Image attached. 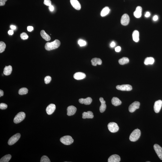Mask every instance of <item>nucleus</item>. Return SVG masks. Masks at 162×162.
Here are the masks:
<instances>
[{"label": "nucleus", "instance_id": "nucleus-23", "mask_svg": "<svg viewBox=\"0 0 162 162\" xmlns=\"http://www.w3.org/2000/svg\"><path fill=\"white\" fill-rule=\"evenodd\" d=\"M111 103L114 106H117L121 105L122 102L117 97H114L111 100Z\"/></svg>", "mask_w": 162, "mask_h": 162}, {"label": "nucleus", "instance_id": "nucleus-13", "mask_svg": "<svg viewBox=\"0 0 162 162\" xmlns=\"http://www.w3.org/2000/svg\"><path fill=\"white\" fill-rule=\"evenodd\" d=\"M77 108L72 105L69 106L67 108V115L68 116H71L74 115L76 111Z\"/></svg>", "mask_w": 162, "mask_h": 162}, {"label": "nucleus", "instance_id": "nucleus-21", "mask_svg": "<svg viewBox=\"0 0 162 162\" xmlns=\"http://www.w3.org/2000/svg\"><path fill=\"white\" fill-rule=\"evenodd\" d=\"M12 67L11 65H9L8 66H6L4 68L3 74L5 75H9L12 73Z\"/></svg>", "mask_w": 162, "mask_h": 162}, {"label": "nucleus", "instance_id": "nucleus-17", "mask_svg": "<svg viewBox=\"0 0 162 162\" xmlns=\"http://www.w3.org/2000/svg\"><path fill=\"white\" fill-rule=\"evenodd\" d=\"M79 102L81 104H84L85 105H90L92 101V99L90 97H88L87 98H80L79 99Z\"/></svg>", "mask_w": 162, "mask_h": 162}, {"label": "nucleus", "instance_id": "nucleus-28", "mask_svg": "<svg viewBox=\"0 0 162 162\" xmlns=\"http://www.w3.org/2000/svg\"><path fill=\"white\" fill-rule=\"evenodd\" d=\"M12 158V156L10 154H8L3 156L0 160V162H9Z\"/></svg>", "mask_w": 162, "mask_h": 162}, {"label": "nucleus", "instance_id": "nucleus-35", "mask_svg": "<svg viewBox=\"0 0 162 162\" xmlns=\"http://www.w3.org/2000/svg\"><path fill=\"white\" fill-rule=\"evenodd\" d=\"M78 44H79L80 46L82 47L85 46L86 45V42L82 40H80L78 41Z\"/></svg>", "mask_w": 162, "mask_h": 162}, {"label": "nucleus", "instance_id": "nucleus-47", "mask_svg": "<svg viewBox=\"0 0 162 162\" xmlns=\"http://www.w3.org/2000/svg\"><path fill=\"white\" fill-rule=\"evenodd\" d=\"M115 43L114 42H112L111 44V47H114L115 46Z\"/></svg>", "mask_w": 162, "mask_h": 162}, {"label": "nucleus", "instance_id": "nucleus-34", "mask_svg": "<svg viewBox=\"0 0 162 162\" xmlns=\"http://www.w3.org/2000/svg\"><path fill=\"white\" fill-rule=\"evenodd\" d=\"M20 37H21V39L23 40L28 39V37H29L27 34L24 32H23L21 34Z\"/></svg>", "mask_w": 162, "mask_h": 162}, {"label": "nucleus", "instance_id": "nucleus-25", "mask_svg": "<svg viewBox=\"0 0 162 162\" xmlns=\"http://www.w3.org/2000/svg\"><path fill=\"white\" fill-rule=\"evenodd\" d=\"M40 34L41 37L46 41H49L51 40V37L46 33L44 30H42L40 32Z\"/></svg>", "mask_w": 162, "mask_h": 162}, {"label": "nucleus", "instance_id": "nucleus-7", "mask_svg": "<svg viewBox=\"0 0 162 162\" xmlns=\"http://www.w3.org/2000/svg\"><path fill=\"white\" fill-rule=\"evenodd\" d=\"M118 90L122 91H130L132 90V88L131 85L129 84H123L121 85H117L116 86Z\"/></svg>", "mask_w": 162, "mask_h": 162}, {"label": "nucleus", "instance_id": "nucleus-26", "mask_svg": "<svg viewBox=\"0 0 162 162\" xmlns=\"http://www.w3.org/2000/svg\"><path fill=\"white\" fill-rule=\"evenodd\" d=\"M155 60L153 57H147L145 59L144 63L145 65H152L153 64Z\"/></svg>", "mask_w": 162, "mask_h": 162}, {"label": "nucleus", "instance_id": "nucleus-2", "mask_svg": "<svg viewBox=\"0 0 162 162\" xmlns=\"http://www.w3.org/2000/svg\"><path fill=\"white\" fill-rule=\"evenodd\" d=\"M141 135V131L138 129H135L131 133L130 136V140L132 142L137 141Z\"/></svg>", "mask_w": 162, "mask_h": 162}, {"label": "nucleus", "instance_id": "nucleus-1", "mask_svg": "<svg viewBox=\"0 0 162 162\" xmlns=\"http://www.w3.org/2000/svg\"><path fill=\"white\" fill-rule=\"evenodd\" d=\"M60 42L58 40L56 39L51 42H47L45 44V48L46 50L50 51L59 47L60 45Z\"/></svg>", "mask_w": 162, "mask_h": 162}, {"label": "nucleus", "instance_id": "nucleus-9", "mask_svg": "<svg viewBox=\"0 0 162 162\" xmlns=\"http://www.w3.org/2000/svg\"><path fill=\"white\" fill-rule=\"evenodd\" d=\"M130 21V18L128 15L125 14L122 16L121 19V24L123 26L127 25Z\"/></svg>", "mask_w": 162, "mask_h": 162}, {"label": "nucleus", "instance_id": "nucleus-6", "mask_svg": "<svg viewBox=\"0 0 162 162\" xmlns=\"http://www.w3.org/2000/svg\"><path fill=\"white\" fill-rule=\"evenodd\" d=\"M108 130L112 133H115L118 131L119 127L118 125L116 123L114 122H111L107 125Z\"/></svg>", "mask_w": 162, "mask_h": 162}, {"label": "nucleus", "instance_id": "nucleus-41", "mask_svg": "<svg viewBox=\"0 0 162 162\" xmlns=\"http://www.w3.org/2000/svg\"><path fill=\"white\" fill-rule=\"evenodd\" d=\"M49 8L50 10L51 11V12H53V11L54 10V7L52 5H51L50 6H49Z\"/></svg>", "mask_w": 162, "mask_h": 162}, {"label": "nucleus", "instance_id": "nucleus-8", "mask_svg": "<svg viewBox=\"0 0 162 162\" xmlns=\"http://www.w3.org/2000/svg\"><path fill=\"white\" fill-rule=\"evenodd\" d=\"M140 106V103L139 102L135 101L132 103L129 106V110L131 113H133L136 110L138 109Z\"/></svg>", "mask_w": 162, "mask_h": 162}, {"label": "nucleus", "instance_id": "nucleus-36", "mask_svg": "<svg viewBox=\"0 0 162 162\" xmlns=\"http://www.w3.org/2000/svg\"><path fill=\"white\" fill-rule=\"evenodd\" d=\"M8 106L6 104L1 103L0 104V109L1 110H5L7 108Z\"/></svg>", "mask_w": 162, "mask_h": 162}, {"label": "nucleus", "instance_id": "nucleus-44", "mask_svg": "<svg viewBox=\"0 0 162 162\" xmlns=\"http://www.w3.org/2000/svg\"><path fill=\"white\" fill-rule=\"evenodd\" d=\"M150 13L149 12H147L145 14V17H149L150 16Z\"/></svg>", "mask_w": 162, "mask_h": 162}, {"label": "nucleus", "instance_id": "nucleus-37", "mask_svg": "<svg viewBox=\"0 0 162 162\" xmlns=\"http://www.w3.org/2000/svg\"><path fill=\"white\" fill-rule=\"evenodd\" d=\"M44 4L49 6H50L51 5V0H44Z\"/></svg>", "mask_w": 162, "mask_h": 162}, {"label": "nucleus", "instance_id": "nucleus-32", "mask_svg": "<svg viewBox=\"0 0 162 162\" xmlns=\"http://www.w3.org/2000/svg\"><path fill=\"white\" fill-rule=\"evenodd\" d=\"M41 162H50L49 158L47 156H44L42 157L40 161Z\"/></svg>", "mask_w": 162, "mask_h": 162}, {"label": "nucleus", "instance_id": "nucleus-10", "mask_svg": "<svg viewBox=\"0 0 162 162\" xmlns=\"http://www.w3.org/2000/svg\"><path fill=\"white\" fill-rule=\"evenodd\" d=\"M154 148L160 159L162 160V148L159 145L156 144L154 145Z\"/></svg>", "mask_w": 162, "mask_h": 162}, {"label": "nucleus", "instance_id": "nucleus-43", "mask_svg": "<svg viewBox=\"0 0 162 162\" xmlns=\"http://www.w3.org/2000/svg\"><path fill=\"white\" fill-rule=\"evenodd\" d=\"M158 16L156 15H155L153 17V21H157V20H158Z\"/></svg>", "mask_w": 162, "mask_h": 162}, {"label": "nucleus", "instance_id": "nucleus-4", "mask_svg": "<svg viewBox=\"0 0 162 162\" xmlns=\"http://www.w3.org/2000/svg\"><path fill=\"white\" fill-rule=\"evenodd\" d=\"M26 117V114L23 112H21L18 113L14 119V122L16 124H18L22 122Z\"/></svg>", "mask_w": 162, "mask_h": 162}, {"label": "nucleus", "instance_id": "nucleus-15", "mask_svg": "<svg viewBox=\"0 0 162 162\" xmlns=\"http://www.w3.org/2000/svg\"><path fill=\"white\" fill-rule=\"evenodd\" d=\"M120 161V158L119 155L114 154L112 155L109 158L108 162H119Z\"/></svg>", "mask_w": 162, "mask_h": 162}, {"label": "nucleus", "instance_id": "nucleus-11", "mask_svg": "<svg viewBox=\"0 0 162 162\" xmlns=\"http://www.w3.org/2000/svg\"><path fill=\"white\" fill-rule=\"evenodd\" d=\"M162 106V101L161 100H158L155 102L154 106V109L156 113L159 112Z\"/></svg>", "mask_w": 162, "mask_h": 162}, {"label": "nucleus", "instance_id": "nucleus-42", "mask_svg": "<svg viewBox=\"0 0 162 162\" xmlns=\"http://www.w3.org/2000/svg\"><path fill=\"white\" fill-rule=\"evenodd\" d=\"M8 33L9 35H12L14 34V31L13 30H10L8 32Z\"/></svg>", "mask_w": 162, "mask_h": 162}, {"label": "nucleus", "instance_id": "nucleus-12", "mask_svg": "<svg viewBox=\"0 0 162 162\" xmlns=\"http://www.w3.org/2000/svg\"><path fill=\"white\" fill-rule=\"evenodd\" d=\"M56 108V107L54 104H50L46 108V112L48 115H51L55 111Z\"/></svg>", "mask_w": 162, "mask_h": 162}, {"label": "nucleus", "instance_id": "nucleus-16", "mask_svg": "<svg viewBox=\"0 0 162 162\" xmlns=\"http://www.w3.org/2000/svg\"><path fill=\"white\" fill-rule=\"evenodd\" d=\"M99 100L101 103V105L99 108L100 111L101 113H103L106 109V105L105 104L106 102L104 100L103 98L102 97L100 98Z\"/></svg>", "mask_w": 162, "mask_h": 162}, {"label": "nucleus", "instance_id": "nucleus-45", "mask_svg": "<svg viewBox=\"0 0 162 162\" xmlns=\"http://www.w3.org/2000/svg\"><path fill=\"white\" fill-rule=\"evenodd\" d=\"M4 95V92L2 90H0V97H1L3 96Z\"/></svg>", "mask_w": 162, "mask_h": 162}, {"label": "nucleus", "instance_id": "nucleus-20", "mask_svg": "<svg viewBox=\"0 0 162 162\" xmlns=\"http://www.w3.org/2000/svg\"><path fill=\"white\" fill-rule=\"evenodd\" d=\"M93 117V113L91 111L84 112L82 114V118L83 119H92Z\"/></svg>", "mask_w": 162, "mask_h": 162}, {"label": "nucleus", "instance_id": "nucleus-18", "mask_svg": "<svg viewBox=\"0 0 162 162\" xmlns=\"http://www.w3.org/2000/svg\"><path fill=\"white\" fill-rule=\"evenodd\" d=\"M142 12V8L140 6H138L136 8L135 12H134V15L137 18H139L141 17Z\"/></svg>", "mask_w": 162, "mask_h": 162}, {"label": "nucleus", "instance_id": "nucleus-40", "mask_svg": "<svg viewBox=\"0 0 162 162\" xmlns=\"http://www.w3.org/2000/svg\"><path fill=\"white\" fill-rule=\"evenodd\" d=\"M121 50V47L120 46H117L115 48V51L116 52H119Z\"/></svg>", "mask_w": 162, "mask_h": 162}, {"label": "nucleus", "instance_id": "nucleus-38", "mask_svg": "<svg viewBox=\"0 0 162 162\" xmlns=\"http://www.w3.org/2000/svg\"><path fill=\"white\" fill-rule=\"evenodd\" d=\"M7 0H0V6H3L5 5V2Z\"/></svg>", "mask_w": 162, "mask_h": 162}, {"label": "nucleus", "instance_id": "nucleus-22", "mask_svg": "<svg viewBox=\"0 0 162 162\" xmlns=\"http://www.w3.org/2000/svg\"><path fill=\"white\" fill-rule=\"evenodd\" d=\"M91 62L92 65L94 66H96L97 65H101L102 63L101 60L97 58L92 59L91 60Z\"/></svg>", "mask_w": 162, "mask_h": 162}, {"label": "nucleus", "instance_id": "nucleus-30", "mask_svg": "<svg viewBox=\"0 0 162 162\" xmlns=\"http://www.w3.org/2000/svg\"><path fill=\"white\" fill-rule=\"evenodd\" d=\"M28 89L26 88H22L19 89V93L20 95L26 94L28 93Z\"/></svg>", "mask_w": 162, "mask_h": 162}, {"label": "nucleus", "instance_id": "nucleus-3", "mask_svg": "<svg viewBox=\"0 0 162 162\" xmlns=\"http://www.w3.org/2000/svg\"><path fill=\"white\" fill-rule=\"evenodd\" d=\"M60 141L64 145H70L74 142V140L71 136L66 135L62 137L60 139Z\"/></svg>", "mask_w": 162, "mask_h": 162}, {"label": "nucleus", "instance_id": "nucleus-24", "mask_svg": "<svg viewBox=\"0 0 162 162\" xmlns=\"http://www.w3.org/2000/svg\"><path fill=\"white\" fill-rule=\"evenodd\" d=\"M139 32L137 30H134L132 34V37L134 41L137 42L139 40Z\"/></svg>", "mask_w": 162, "mask_h": 162}, {"label": "nucleus", "instance_id": "nucleus-31", "mask_svg": "<svg viewBox=\"0 0 162 162\" xmlns=\"http://www.w3.org/2000/svg\"><path fill=\"white\" fill-rule=\"evenodd\" d=\"M6 46L5 43L3 42H0V53H2L4 51Z\"/></svg>", "mask_w": 162, "mask_h": 162}, {"label": "nucleus", "instance_id": "nucleus-33", "mask_svg": "<svg viewBox=\"0 0 162 162\" xmlns=\"http://www.w3.org/2000/svg\"><path fill=\"white\" fill-rule=\"evenodd\" d=\"M51 77L50 76H47L45 77L44 79V81H45V83L46 84H47L51 82Z\"/></svg>", "mask_w": 162, "mask_h": 162}, {"label": "nucleus", "instance_id": "nucleus-46", "mask_svg": "<svg viewBox=\"0 0 162 162\" xmlns=\"http://www.w3.org/2000/svg\"><path fill=\"white\" fill-rule=\"evenodd\" d=\"M10 28L12 30H15V29H16V27L15 26L13 25L11 26Z\"/></svg>", "mask_w": 162, "mask_h": 162}, {"label": "nucleus", "instance_id": "nucleus-39", "mask_svg": "<svg viewBox=\"0 0 162 162\" xmlns=\"http://www.w3.org/2000/svg\"><path fill=\"white\" fill-rule=\"evenodd\" d=\"M27 29H28V31L30 32L33 30V28L32 26H29L27 28Z\"/></svg>", "mask_w": 162, "mask_h": 162}, {"label": "nucleus", "instance_id": "nucleus-5", "mask_svg": "<svg viewBox=\"0 0 162 162\" xmlns=\"http://www.w3.org/2000/svg\"><path fill=\"white\" fill-rule=\"evenodd\" d=\"M21 135L20 133L16 134L12 136L9 139L8 141V144L9 145H12L16 143L21 137Z\"/></svg>", "mask_w": 162, "mask_h": 162}, {"label": "nucleus", "instance_id": "nucleus-29", "mask_svg": "<svg viewBox=\"0 0 162 162\" xmlns=\"http://www.w3.org/2000/svg\"><path fill=\"white\" fill-rule=\"evenodd\" d=\"M129 62V59L127 57H123L119 60V63L121 65L127 64Z\"/></svg>", "mask_w": 162, "mask_h": 162}, {"label": "nucleus", "instance_id": "nucleus-19", "mask_svg": "<svg viewBox=\"0 0 162 162\" xmlns=\"http://www.w3.org/2000/svg\"><path fill=\"white\" fill-rule=\"evenodd\" d=\"M86 75L84 73L81 72H78L75 73L74 75V78L76 80H80L84 79Z\"/></svg>", "mask_w": 162, "mask_h": 162}, {"label": "nucleus", "instance_id": "nucleus-14", "mask_svg": "<svg viewBox=\"0 0 162 162\" xmlns=\"http://www.w3.org/2000/svg\"><path fill=\"white\" fill-rule=\"evenodd\" d=\"M70 3L72 6L76 9L79 10L81 8V5L77 0H70Z\"/></svg>", "mask_w": 162, "mask_h": 162}, {"label": "nucleus", "instance_id": "nucleus-27", "mask_svg": "<svg viewBox=\"0 0 162 162\" xmlns=\"http://www.w3.org/2000/svg\"><path fill=\"white\" fill-rule=\"evenodd\" d=\"M110 9L108 7L106 6L103 9L101 12V15L102 17L105 16L107 15L110 12Z\"/></svg>", "mask_w": 162, "mask_h": 162}]
</instances>
